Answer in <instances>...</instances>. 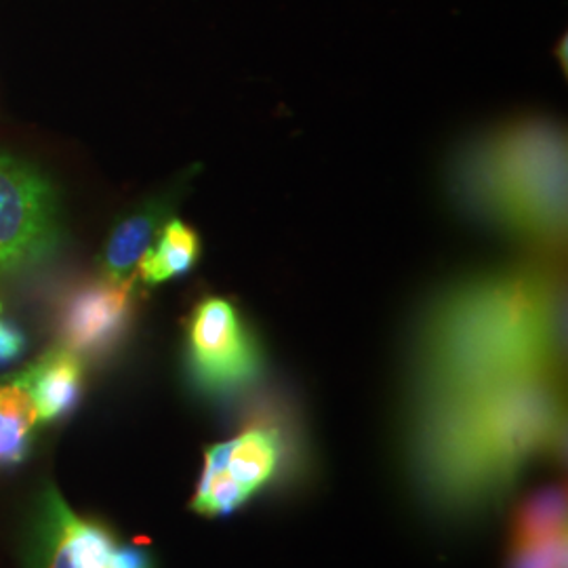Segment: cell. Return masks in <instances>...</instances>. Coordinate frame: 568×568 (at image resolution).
Here are the masks:
<instances>
[{
    "mask_svg": "<svg viewBox=\"0 0 568 568\" xmlns=\"http://www.w3.org/2000/svg\"><path fill=\"white\" fill-rule=\"evenodd\" d=\"M562 375L520 373L413 400L410 466L440 511L497 504L532 457L565 450Z\"/></svg>",
    "mask_w": 568,
    "mask_h": 568,
    "instance_id": "1",
    "label": "cell"
},
{
    "mask_svg": "<svg viewBox=\"0 0 568 568\" xmlns=\"http://www.w3.org/2000/svg\"><path fill=\"white\" fill-rule=\"evenodd\" d=\"M567 291L556 264L478 278L427 314L417 344L415 400L520 373H565Z\"/></svg>",
    "mask_w": 568,
    "mask_h": 568,
    "instance_id": "2",
    "label": "cell"
},
{
    "mask_svg": "<svg viewBox=\"0 0 568 568\" xmlns=\"http://www.w3.org/2000/svg\"><path fill=\"white\" fill-rule=\"evenodd\" d=\"M459 203L511 236L558 251L567 239V135L520 119L466 148L453 169Z\"/></svg>",
    "mask_w": 568,
    "mask_h": 568,
    "instance_id": "3",
    "label": "cell"
},
{
    "mask_svg": "<svg viewBox=\"0 0 568 568\" xmlns=\"http://www.w3.org/2000/svg\"><path fill=\"white\" fill-rule=\"evenodd\" d=\"M185 363L192 384L211 398L239 396L257 386L265 373L264 347L255 331L224 297H204L192 310Z\"/></svg>",
    "mask_w": 568,
    "mask_h": 568,
    "instance_id": "4",
    "label": "cell"
},
{
    "mask_svg": "<svg viewBox=\"0 0 568 568\" xmlns=\"http://www.w3.org/2000/svg\"><path fill=\"white\" fill-rule=\"evenodd\" d=\"M49 183L30 166L0 156V276L39 264L58 244Z\"/></svg>",
    "mask_w": 568,
    "mask_h": 568,
    "instance_id": "5",
    "label": "cell"
},
{
    "mask_svg": "<svg viewBox=\"0 0 568 568\" xmlns=\"http://www.w3.org/2000/svg\"><path fill=\"white\" fill-rule=\"evenodd\" d=\"M114 532L79 516L55 485H44L26 532L23 568H112Z\"/></svg>",
    "mask_w": 568,
    "mask_h": 568,
    "instance_id": "6",
    "label": "cell"
},
{
    "mask_svg": "<svg viewBox=\"0 0 568 568\" xmlns=\"http://www.w3.org/2000/svg\"><path fill=\"white\" fill-rule=\"evenodd\" d=\"M135 284H116L98 278L81 286L61 312V345L84 356L112 352L129 328Z\"/></svg>",
    "mask_w": 568,
    "mask_h": 568,
    "instance_id": "7",
    "label": "cell"
},
{
    "mask_svg": "<svg viewBox=\"0 0 568 568\" xmlns=\"http://www.w3.org/2000/svg\"><path fill=\"white\" fill-rule=\"evenodd\" d=\"M288 438L283 427L260 422L246 427L234 440L206 448L204 469H227V474L253 497L272 485L286 462Z\"/></svg>",
    "mask_w": 568,
    "mask_h": 568,
    "instance_id": "8",
    "label": "cell"
},
{
    "mask_svg": "<svg viewBox=\"0 0 568 568\" xmlns=\"http://www.w3.org/2000/svg\"><path fill=\"white\" fill-rule=\"evenodd\" d=\"M169 199H159L143 204L142 209L116 224L103 246L100 260L102 278L116 284L138 283V267L169 222Z\"/></svg>",
    "mask_w": 568,
    "mask_h": 568,
    "instance_id": "9",
    "label": "cell"
},
{
    "mask_svg": "<svg viewBox=\"0 0 568 568\" xmlns=\"http://www.w3.org/2000/svg\"><path fill=\"white\" fill-rule=\"evenodd\" d=\"M28 368L30 394L41 424L68 417L81 400L84 366L79 354L65 345L49 347Z\"/></svg>",
    "mask_w": 568,
    "mask_h": 568,
    "instance_id": "10",
    "label": "cell"
},
{
    "mask_svg": "<svg viewBox=\"0 0 568 568\" xmlns=\"http://www.w3.org/2000/svg\"><path fill=\"white\" fill-rule=\"evenodd\" d=\"M39 426L28 368L0 377V469L26 462Z\"/></svg>",
    "mask_w": 568,
    "mask_h": 568,
    "instance_id": "11",
    "label": "cell"
},
{
    "mask_svg": "<svg viewBox=\"0 0 568 568\" xmlns=\"http://www.w3.org/2000/svg\"><path fill=\"white\" fill-rule=\"evenodd\" d=\"M201 253V236L190 225L183 224L182 220H169L159 239L143 255L142 264L138 267V281L148 286H156L180 278L196 265Z\"/></svg>",
    "mask_w": 568,
    "mask_h": 568,
    "instance_id": "12",
    "label": "cell"
},
{
    "mask_svg": "<svg viewBox=\"0 0 568 568\" xmlns=\"http://www.w3.org/2000/svg\"><path fill=\"white\" fill-rule=\"evenodd\" d=\"M567 535V488L548 487L530 495L511 525V546L525 548Z\"/></svg>",
    "mask_w": 568,
    "mask_h": 568,
    "instance_id": "13",
    "label": "cell"
},
{
    "mask_svg": "<svg viewBox=\"0 0 568 568\" xmlns=\"http://www.w3.org/2000/svg\"><path fill=\"white\" fill-rule=\"evenodd\" d=\"M251 499L227 469H203L196 495L192 499V509L206 518L227 516Z\"/></svg>",
    "mask_w": 568,
    "mask_h": 568,
    "instance_id": "14",
    "label": "cell"
},
{
    "mask_svg": "<svg viewBox=\"0 0 568 568\" xmlns=\"http://www.w3.org/2000/svg\"><path fill=\"white\" fill-rule=\"evenodd\" d=\"M509 568H567V535L544 544L514 548Z\"/></svg>",
    "mask_w": 568,
    "mask_h": 568,
    "instance_id": "15",
    "label": "cell"
},
{
    "mask_svg": "<svg viewBox=\"0 0 568 568\" xmlns=\"http://www.w3.org/2000/svg\"><path fill=\"white\" fill-rule=\"evenodd\" d=\"M26 349V337L18 326L0 318V366L11 365Z\"/></svg>",
    "mask_w": 568,
    "mask_h": 568,
    "instance_id": "16",
    "label": "cell"
},
{
    "mask_svg": "<svg viewBox=\"0 0 568 568\" xmlns=\"http://www.w3.org/2000/svg\"><path fill=\"white\" fill-rule=\"evenodd\" d=\"M112 568H156L148 549L119 544L112 551Z\"/></svg>",
    "mask_w": 568,
    "mask_h": 568,
    "instance_id": "17",
    "label": "cell"
}]
</instances>
